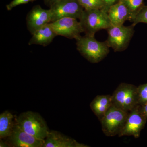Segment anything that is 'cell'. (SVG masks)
I'll return each instance as SVG.
<instances>
[{"label":"cell","mask_w":147,"mask_h":147,"mask_svg":"<svg viewBox=\"0 0 147 147\" xmlns=\"http://www.w3.org/2000/svg\"><path fill=\"white\" fill-rule=\"evenodd\" d=\"M15 121L23 130L38 139L45 140L50 131L42 117L32 111L21 113Z\"/></svg>","instance_id":"obj_2"},{"label":"cell","mask_w":147,"mask_h":147,"mask_svg":"<svg viewBox=\"0 0 147 147\" xmlns=\"http://www.w3.org/2000/svg\"><path fill=\"white\" fill-rule=\"evenodd\" d=\"M130 22L136 26L139 23L147 24V5H144L134 16Z\"/></svg>","instance_id":"obj_19"},{"label":"cell","mask_w":147,"mask_h":147,"mask_svg":"<svg viewBox=\"0 0 147 147\" xmlns=\"http://www.w3.org/2000/svg\"><path fill=\"white\" fill-rule=\"evenodd\" d=\"M60 1H61V0H43L45 4L50 7L55 3L57 2Z\"/></svg>","instance_id":"obj_24"},{"label":"cell","mask_w":147,"mask_h":147,"mask_svg":"<svg viewBox=\"0 0 147 147\" xmlns=\"http://www.w3.org/2000/svg\"><path fill=\"white\" fill-rule=\"evenodd\" d=\"M147 119V117L141 111L140 105H137L129 113L124 125L118 134L119 137L131 136L135 138H139L146 123Z\"/></svg>","instance_id":"obj_8"},{"label":"cell","mask_w":147,"mask_h":147,"mask_svg":"<svg viewBox=\"0 0 147 147\" xmlns=\"http://www.w3.org/2000/svg\"><path fill=\"white\" fill-rule=\"evenodd\" d=\"M113 105L129 112L138 104L137 87L132 84L121 83L112 95Z\"/></svg>","instance_id":"obj_5"},{"label":"cell","mask_w":147,"mask_h":147,"mask_svg":"<svg viewBox=\"0 0 147 147\" xmlns=\"http://www.w3.org/2000/svg\"><path fill=\"white\" fill-rule=\"evenodd\" d=\"M77 18L65 17L50 23L56 34L69 38L76 39L84 32L80 21Z\"/></svg>","instance_id":"obj_9"},{"label":"cell","mask_w":147,"mask_h":147,"mask_svg":"<svg viewBox=\"0 0 147 147\" xmlns=\"http://www.w3.org/2000/svg\"><path fill=\"white\" fill-rule=\"evenodd\" d=\"M15 124L14 116L8 111H5L0 115V139H6L13 132Z\"/></svg>","instance_id":"obj_16"},{"label":"cell","mask_w":147,"mask_h":147,"mask_svg":"<svg viewBox=\"0 0 147 147\" xmlns=\"http://www.w3.org/2000/svg\"><path fill=\"white\" fill-rule=\"evenodd\" d=\"M135 26L133 24L127 26L111 25L107 30L108 37L105 41L108 47L116 52L126 50L134 35Z\"/></svg>","instance_id":"obj_4"},{"label":"cell","mask_w":147,"mask_h":147,"mask_svg":"<svg viewBox=\"0 0 147 147\" xmlns=\"http://www.w3.org/2000/svg\"><path fill=\"white\" fill-rule=\"evenodd\" d=\"M9 146L43 147L45 140L38 139L23 130L16 123L10 137L7 138Z\"/></svg>","instance_id":"obj_10"},{"label":"cell","mask_w":147,"mask_h":147,"mask_svg":"<svg viewBox=\"0 0 147 147\" xmlns=\"http://www.w3.org/2000/svg\"><path fill=\"white\" fill-rule=\"evenodd\" d=\"M84 9H102L105 10L102 0H77ZM107 12V11H106Z\"/></svg>","instance_id":"obj_18"},{"label":"cell","mask_w":147,"mask_h":147,"mask_svg":"<svg viewBox=\"0 0 147 147\" xmlns=\"http://www.w3.org/2000/svg\"><path fill=\"white\" fill-rule=\"evenodd\" d=\"M138 104L142 105L147 102V83L137 87Z\"/></svg>","instance_id":"obj_20"},{"label":"cell","mask_w":147,"mask_h":147,"mask_svg":"<svg viewBox=\"0 0 147 147\" xmlns=\"http://www.w3.org/2000/svg\"><path fill=\"white\" fill-rule=\"evenodd\" d=\"M85 34L95 36L101 30H106L111 26L108 13L102 9H84L79 19Z\"/></svg>","instance_id":"obj_3"},{"label":"cell","mask_w":147,"mask_h":147,"mask_svg":"<svg viewBox=\"0 0 147 147\" xmlns=\"http://www.w3.org/2000/svg\"><path fill=\"white\" fill-rule=\"evenodd\" d=\"M118 1L123 3L128 9L131 14V20L144 5V0H119Z\"/></svg>","instance_id":"obj_17"},{"label":"cell","mask_w":147,"mask_h":147,"mask_svg":"<svg viewBox=\"0 0 147 147\" xmlns=\"http://www.w3.org/2000/svg\"><path fill=\"white\" fill-rule=\"evenodd\" d=\"M51 22L50 9H45L39 5L34 6L27 14V28L32 35L40 28Z\"/></svg>","instance_id":"obj_11"},{"label":"cell","mask_w":147,"mask_h":147,"mask_svg":"<svg viewBox=\"0 0 147 147\" xmlns=\"http://www.w3.org/2000/svg\"><path fill=\"white\" fill-rule=\"evenodd\" d=\"M35 0H13L9 4L6 5V8L8 11L12 10L14 7L22 4H26L30 2H32Z\"/></svg>","instance_id":"obj_21"},{"label":"cell","mask_w":147,"mask_h":147,"mask_svg":"<svg viewBox=\"0 0 147 147\" xmlns=\"http://www.w3.org/2000/svg\"><path fill=\"white\" fill-rule=\"evenodd\" d=\"M102 1L105 5V10L108 12L110 7L117 3L119 0H102Z\"/></svg>","instance_id":"obj_22"},{"label":"cell","mask_w":147,"mask_h":147,"mask_svg":"<svg viewBox=\"0 0 147 147\" xmlns=\"http://www.w3.org/2000/svg\"><path fill=\"white\" fill-rule=\"evenodd\" d=\"M140 106L142 113L147 117V102L140 105Z\"/></svg>","instance_id":"obj_23"},{"label":"cell","mask_w":147,"mask_h":147,"mask_svg":"<svg viewBox=\"0 0 147 147\" xmlns=\"http://www.w3.org/2000/svg\"><path fill=\"white\" fill-rule=\"evenodd\" d=\"M129 112L113 105L100 120L103 133L107 137H114L123 127Z\"/></svg>","instance_id":"obj_6"},{"label":"cell","mask_w":147,"mask_h":147,"mask_svg":"<svg viewBox=\"0 0 147 147\" xmlns=\"http://www.w3.org/2000/svg\"><path fill=\"white\" fill-rule=\"evenodd\" d=\"M107 13L111 25L113 26L123 25L125 21L131 20V14L128 9L120 1L111 6Z\"/></svg>","instance_id":"obj_13"},{"label":"cell","mask_w":147,"mask_h":147,"mask_svg":"<svg viewBox=\"0 0 147 147\" xmlns=\"http://www.w3.org/2000/svg\"><path fill=\"white\" fill-rule=\"evenodd\" d=\"M76 49L81 55L90 62L97 63L105 59L110 52L106 42H100L94 36L85 34L75 39Z\"/></svg>","instance_id":"obj_1"},{"label":"cell","mask_w":147,"mask_h":147,"mask_svg":"<svg viewBox=\"0 0 147 147\" xmlns=\"http://www.w3.org/2000/svg\"><path fill=\"white\" fill-rule=\"evenodd\" d=\"M51 22L65 17L79 19L84 9L77 0H61L50 7Z\"/></svg>","instance_id":"obj_7"},{"label":"cell","mask_w":147,"mask_h":147,"mask_svg":"<svg viewBox=\"0 0 147 147\" xmlns=\"http://www.w3.org/2000/svg\"><path fill=\"white\" fill-rule=\"evenodd\" d=\"M75 139L55 130L50 131L44 141L43 147H88Z\"/></svg>","instance_id":"obj_12"},{"label":"cell","mask_w":147,"mask_h":147,"mask_svg":"<svg viewBox=\"0 0 147 147\" xmlns=\"http://www.w3.org/2000/svg\"><path fill=\"white\" fill-rule=\"evenodd\" d=\"M9 146L8 143L7 142H3V139H1V143H0V147H8Z\"/></svg>","instance_id":"obj_25"},{"label":"cell","mask_w":147,"mask_h":147,"mask_svg":"<svg viewBox=\"0 0 147 147\" xmlns=\"http://www.w3.org/2000/svg\"><path fill=\"white\" fill-rule=\"evenodd\" d=\"M113 105L112 95H97L90 104L92 112L99 120Z\"/></svg>","instance_id":"obj_15"},{"label":"cell","mask_w":147,"mask_h":147,"mask_svg":"<svg viewBox=\"0 0 147 147\" xmlns=\"http://www.w3.org/2000/svg\"><path fill=\"white\" fill-rule=\"evenodd\" d=\"M30 39L29 45H39L45 47L50 44L57 34L53 30V27L49 24L37 30Z\"/></svg>","instance_id":"obj_14"}]
</instances>
